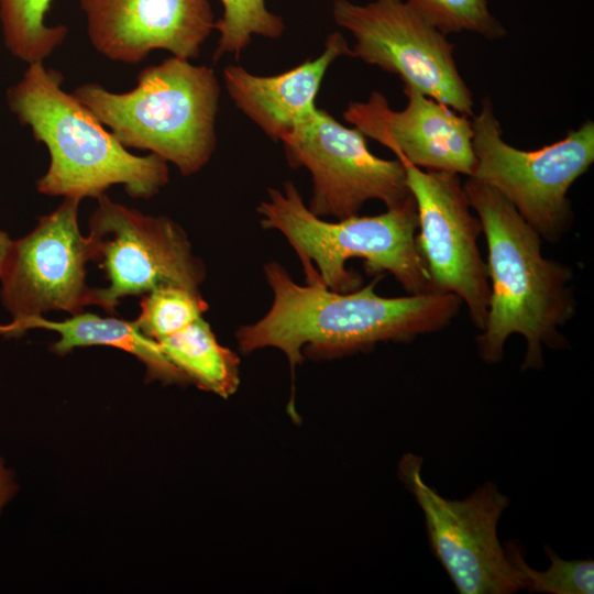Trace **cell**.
<instances>
[{
	"instance_id": "obj_1",
	"label": "cell",
	"mask_w": 594,
	"mask_h": 594,
	"mask_svg": "<svg viewBox=\"0 0 594 594\" xmlns=\"http://www.w3.org/2000/svg\"><path fill=\"white\" fill-rule=\"evenodd\" d=\"M264 273L272 306L260 320L238 329L239 349L250 353L276 348L292 371L304 361V349L337 356L440 331L462 305L458 296L438 292L383 297L374 290L376 280L344 293L329 289L320 278L300 285L276 262L267 263Z\"/></svg>"
},
{
	"instance_id": "obj_2",
	"label": "cell",
	"mask_w": 594,
	"mask_h": 594,
	"mask_svg": "<svg viewBox=\"0 0 594 594\" xmlns=\"http://www.w3.org/2000/svg\"><path fill=\"white\" fill-rule=\"evenodd\" d=\"M463 187L487 245L491 296L486 323L476 337L479 355L496 364L507 339L520 334L526 342L520 370H541L546 348L568 346L561 329L576 310L573 272L543 256L541 237L496 189L472 177Z\"/></svg>"
},
{
	"instance_id": "obj_3",
	"label": "cell",
	"mask_w": 594,
	"mask_h": 594,
	"mask_svg": "<svg viewBox=\"0 0 594 594\" xmlns=\"http://www.w3.org/2000/svg\"><path fill=\"white\" fill-rule=\"evenodd\" d=\"M63 75L44 62L28 64L7 91L8 106L35 141L45 145L50 164L36 182L47 196L98 198L122 185L133 198H151L169 179L165 160L132 154L72 92Z\"/></svg>"
},
{
	"instance_id": "obj_4",
	"label": "cell",
	"mask_w": 594,
	"mask_h": 594,
	"mask_svg": "<svg viewBox=\"0 0 594 594\" xmlns=\"http://www.w3.org/2000/svg\"><path fill=\"white\" fill-rule=\"evenodd\" d=\"M72 95L124 147L150 151L183 175L199 172L215 152L220 85L206 65L172 56L140 70L128 91L85 82Z\"/></svg>"
},
{
	"instance_id": "obj_5",
	"label": "cell",
	"mask_w": 594,
	"mask_h": 594,
	"mask_svg": "<svg viewBox=\"0 0 594 594\" xmlns=\"http://www.w3.org/2000/svg\"><path fill=\"white\" fill-rule=\"evenodd\" d=\"M264 229L279 231L301 261L306 282L320 278L336 292L361 286V277L346 268L350 258H362L367 271L392 274L408 294L432 292L416 235L415 201L376 216H353L330 222L314 215L292 182L283 190L271 188L257 207Z\"/></svg>"
},
{
	"instance_id": "obj_6",
	"label": "cell",
	"mask_w": 594,
	"mask_h": 594,
	"mask_svg": "<svg viewBox=\"0 0 594 594\" xmlns=\"http://www.w3.org/2000/svg\"><path fill=\"white\" fill-rule=\"evenodd\" d=\"M475 166L470 177L504 196L541 237L559 242L573 222L568 191L594 162V122L539 150L524 151L503 139L488 97L472 117Z\"/></svg>"
},
{
	"instance_id": "obj_7",
	"label": "cell",
	"mask_w": 594,
	"mask_h": 594,
	"mask_svg": "<svg viewBox=\"0 0 594 594\" xmlns=\"http://www.w3.org/2000/svg\"><path fill=\"white\" fill-rule=\"evenodd\" d=\"M424 459L406 453L398 475L424 515L430 550L460 594H513L525 590L522 574L507 559L497 525L509 498L486 482L463 499H449L421 474Z\"/></svg>"
},
{
	"instance_id": "obj_8",
	"label": "cell",
	"mask_w": 594,
	"mask_h": 594,
	"mask_svg": "<svg viewBox=\"0 0 594 594\" xmlns=\"http://www.w3.org/2000/svg\"><path fill=\"white\" fill-rule=\"evenodd\" d=\"M332 16L355 38L349 56L397 75L403 85L473 117L472 91L458 70L453 44L407 1L334 0Z\"/></svg>"
},
{
	"instance_id": "obj_9",
	"label": "cell",
	"mask_w": 594,
	"mask_h": 594,
	"mask_svg": "<svg viewBox=\"0 0 594 594\" xmlns=\"http://www.w3.org/2000/svg\"><path fill=\"white\" fill-rule=\"evenodd\" d=\"M97 201L87 237L94 262L105 271L109 285L94 288L95 305L113 312L121 298L161 286L200 293L205 268L178 224L166 217L143 215L106 194Z\"/></svg>"
},
{
	"instance_id": "obj_10",
	"label": "cell",
	"mask_w": 594,
	"mask_h": 594,
	"mask_svg": "<svg viewBox=\"0 0 594 594\" xmlns=\"http://www.w3.org/2000/svg\"><path fill=\"white\" fill-rule=\"evenodd\" d=\"M399 161L417 210L416 241L431 289L458 296L481 331L487 319L490 280L479 248L482 226L459 174Z\"/></svg>"
},
{
	"instance_id": "obj_11",
	"label": "cell",
	"mask_w": 594,
	"mask_h": 594,
	"mask_svg": "<svg viewBox=\"0 0 594 594\" xmlns=\"http://www.w3.org/2000/svg\"><path fill=\"white\" fill-rule=\"evenodd\" d=\"M365 138L318 108L308 123L283 142L289 165L306 167L311 174L307 207L314 215L340 220L358 216L367 200H381L389 209L411 198L403 163L374 155Z\"/></svg>"
},
{
	"instance_id": "obj_12",
	"label": "cell",
	"mask_w": 594,
	"mask_h": 594,
	"mask_svg": "<svg viewBox=\"0 0 594 594\" xmlns=\"http://www.w3.org/2000/svg\"><path fill=\"white\" fill-rule=\"evenodd\" d=\"M80 201L64 198L28 235L12 241L0 279L2 301L13 320L48 310L76 315L95 305L94 288L86 284V265L94 254L79 230Z\"/></svg>"
},
{
	"instance_id": "obj_13",
	"label": "cell",
	"mask_w": 594,
	"mask_h": 594,
	"mask_svg": "<svg viewBox=\"0 0 594 594\" xmlns=\"http://www.w3.org/2000/svg\"><path fill=\"white\" fill-rule=\"evenodd\" d=\"M407 106L395 111L373 91L351 101L343 117L365 136L389 148L396 158L422 169L471 176L475 166L472 120L415 88L404 85Z\"/></svg>"
},
{
	"instance_id": "obj_14",
	"label": "cell",
	"mask_w": 594,
	"mask_h": 594,
	"mask_svg": "<svg viewBox=\"0 0 594 594\" xmlns=\"http://www.w3.org/2000/svg\"><path fill=\"white\" fill-rule=\"evenodd\" d=\"M80 8L92 47L123 64L156 50L197 58L216 25L209 0H80Z\"/></svg>"
},
{
	"instance_id": "obj_15",
	"label": "cell",
	"mask_w": 594,
	"mask_h": 594,
	"mask_svg": "<svg viewBox=\"0 0 594 594\" xmlns=\"http://www.w3.org/2000/svg\"><path fill=\"white\" fill-rule=\"evenodd\" d=\"M343 55H350V47L341 33L333 32L318 57L289 70L260 76L229 65L223 69V80L237 108L268 138L284 142L315 117L324 75Z\"/></svg>"
},
{
	"instance_id": "obj_16",
	"label": "cell",
	"mask_w": 594,
	"mask_h": 594,
	"mask_svg": "<svg viewBox=\"0 0 594 594\" xmlns=\"http://www.w3.org/2000/svg\"><path fill=\"white\" fill-rule=\"evenodd\" d=\"M34 328L59 334L58 341L52 345V351L57 354L64 355L80 346H113L139 359L145 365L146 375L151 380L165 384L190 383L164 355L158 344L140 331L134 321L82 311L61 321L32 316L0 326V334L14 336Z\"/></svg>"
},
{
	"instance_id": "obj_17",
	"label": "cell",
	"mask_w": 594,
	"mask_h": 594,
	"mask_svg": "<svg viewBox=\"0 0 594 594\" xmlns=\"http://www.w3.org/2000/svg\"><path fill=\"white\" fill-rule=\"evenodd\" d=\"M156 343L190 383L224 398L237 392L239 359L218 342L204 317Z\"/></svg>"
},
{
	"instance_id": "obj_18",
	"label": "cell",
	"mask_w": 594,
	"mask_h": 594,
	"mask_svg": "<svg viewBox=\"0 0 594 594\" xmlns=\"http://www.w3.org/2000/svg\"><path fill=\"white\" fill-rule=\"evenodd\" d=\"M52 0H0L3 42L15 58L26 64L44 62L65 42L68 28L45 21Z\"/></svg>"
},
{
	"instance_id": "obj_19",
	"label": "cell",
	"mask_w": 594,
	"mask_h": 594,
	"mask_svg": "<svg viewBox=\"0 0 594 594\" xmlns=\"http://www.w3.org/2000/svg\"><path fill=\"white\" fill-rule=\"evenodd\" d=\"M507 559L522 574L525 590L547 594H593L594 561L592 559H562L550 546L543 549L550 560L548 569L531 568L525 558L521 544L516 539L504 546Z\"/></svg>"
},
{
	"instance_id": "obj_20",
	"label": "cell",
	"mask_w": 594,
	"mask_h": 594,
	"mask_svg": "<svg viewBox=\"0 0 594 594\" xmlns=\"http://www.w3.org/2000/svg\"><path fill=\"white\" fill-rule=\"evenodd\" d=\"M223 12L216 21L219 40L213 53L218 61L224 54L239 56L252 36L278 38L285 24L282 16L266 7V0H220Z\"/></svg>"
},
{
	"instance_id": "obj_21",
	"label": "cell",
	"mask_w": 594,
	"mask_h": 594,
	"mask_svg": "<svg viewBox=\"0 0 594 594\" xmlns=\"http://www.w3.org/2000/svg\"><path fill=\"white\" fill-rule=\"evenodd\" d=\"M207 309L200 293L161 286L143 296L134 322L144 336L157 342L201 318Z\"/></svg>"
},
{
	"instance_id": "obj_22",
	"label": "cell",
	"mask_w": 594,
	"mask_h": 594,
	"mask_svg": "<svg viewBox=\"0 0 594 594\" xmlns=\"http://www.w3.org/2000/svg\"><path fill=\"white\" fill-rule=\"evenodd\" d=\"M443 34L471 32L487 40L506 35L503 23L493 15L487 0H406Z\"/></svg>"
},
{
	"instance_id": "obj_23",
	"label": "cell",
	"mask_w": 594,
	"mask_h": 594,
	"mask_svg": "<svg viewBox=\"0 0 594 594\" xmlns=\"http://www.w3.org/2000/svg\"><path fill=\"white\" fill-rule=\"evenodd\" d=\"M16 490L18 484L14 481V475L6 466L4 460L0 457V513L8 502L11 501Z\"/></svg>"
},
{
	"instance_id": "obj_24",
	"label": "cell",
	"mask_w": 594,
	"mask_h": 594,
	"mask_svg": "<svg viewBox=\"0 0 594 594\" xmlns=\"http://www.w3.org/2000/svg\"><path fill=\"white\" fill-rule=\"evenodd\" d=\"M11 243L12 241L9 239L8 234L0 231V270Z\"/></svg>"
}]
</instances>
